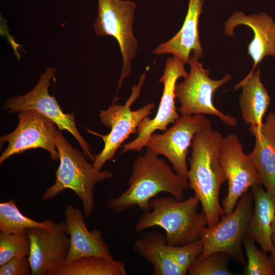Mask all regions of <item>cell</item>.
Returning a JSON list of instances; mask_svg holds the SVG:
<instances>
[{
    "label": "cell",
    "instance_id": "44dd1931",
    "mask_svg": "<svg viewBox=\"0 0 275 275\" xmlns=\"http://www.w3.org/2000/svg\"><path fill=\"white\" fill-rule=\"evenodd\" d=\"M242 88L239 106L242 119L246 124L261 126L263 118L270 103V97L262 84L260 70L248 75L235 86V89Z\"/></svg>",
    "mask_w": 275,
    "mask_h": 275
},
{
    "label": "cell",
    "instance_id": "5bb4252c",
    "mask_svg": "<svg viewBox=\"0 0 275 275\" xmlns=\"http://www.w3.org/2000/svg\"><path fill=\"white\" fill-rule=\"evenodd\" d=\"M25 232L31 242L32 275H47L51 269L64 263L70 244L65 222L54 223L52 230L31 228Z\"/></svg>",
    "mask_w": 275,
    "mask_h": 275
},
{
    "label": "cell",
    "instance_id": "f1b7e54d",
    "mask_svg": "<svg viewBox=\"0 0 275 275\" xmlns=\"http://www.w3.org/2000/svg\"><path fill=\"white\" fill-rule=\"evenodd\" d=\"M271 231H272V234H271L272 241V243L275 249V214H274L273 222L271 225Z\"/></svg>",
    "mask_w": 275,
    "mask_h": 275
},
{
    "label": "cell",
    "instance_id": "4316f807",
    "mask_svg": "<svg viewBox=\"0 0 275 275\" xmlns=\"http://www.w3.org/2000/svg\"><path fill=\"white\" fill-rule=\"evenodd\" d=\"M169 245L176 263L187 272L203 250V244L200 239L183 245Z\"/></svg>",
    "mask_w": 275,
    "mask_h": 275
},
{
    "label": "cell",
    "instance_id": "ba28073f",
    "mask_svg": "<svg viewBox=\"0 0 275 275\" xmlns=\"http://www.w3.org/2000/svg\"><path fill=\"white\" fill-rule=\"evenodd\" d=\"M98 15L94 24L97 36L113 37L119 44L123 66L118 80L117 92L123 80L131 74V65L138 48L132 33L136 4L131 1L98 0Z\"/></svg>",
    "mask_w": 275,
    "mask_h": 275
},
{
    "label": "cell",
    "instance_id": "ac0fdd59",
    "mask_svg": "<svg viewBox=\"0 0 275 275\" xmlns=\"http://www.w3.org/2000/svg\"><path fill=\"white\" fill-rule=\"evenodd\" d=\"M249 130L255 143L248 155L261 184L275 197V113L269 112L261 126L250 125Z\"/></svg>",
    "mask_w": 275,
    "mask_h": 275
},
{
    "label": "cell",
    "instance_id": "277c9868",
    "mask_svg": "<svg viewBox=\"0 0 275 275\" xmlns=\"http://www.w3.org/2000/svg\"><path fill=\"white\" fill-rule=\"evenodd\" d=\"M55 144L60 160L56 172V180L44 191L42 200L48 201L66 189H70L81 200L84 215L88 217L95 207L93 194L95 186L99 182L112 178L113 175L107 170L96 171L93 164L87 161L84 153L70 145L58 129Z\"/></svg>",
    "mask_w": 275,
    "mask_h": 275
},
{
    "label": "cell",
    "instance_id": "cb8c5ba5",
    "mask_svg": "<svg viewBox=\"0 0 275 275\" xmlns=\"http://www.w3.org/2000/svg\"><path fill=\"white\" fill-rule=\"evenodd\" d=\"M243 244L248 258L244 271L245 274L274 275L270 257L256 247L254 240L248 234L244 237Z\"/></svg>",
    "mask_w": 275,
    "mask_h": 275
},
{
    "label": "cell",
    "instance_id": "7a4b0ae2",
    "mask_svg": "<svg viewBox=\"0 0 275 275\" xmlns=\"http://www.w3.org/2000/svg\"><path fill=\"white\" fill-rule=\"evenodd\" d=\"M223 137L212 126L198 132L194 138L189 158L187 182L212 227L225 215L219 202V190L227 179L220 164L219 154Z\"/></svg>",
    "mask_w": 275,
    "mask_h": 275
},
{
    "label": "cell",
    "instance_id": "7c38bea8",
    "mask_svg": "<svg viewBox=\"0 0 275 275\" xmlns=\"http://www.w3.org/2000/svg\"><path fill=\"white\" fill-rule=\"evenodd\" d=\"M185 63L173 56L167 59L162 76L159 82L163 85L162 95L156 115L151 119L146 117L137 129V137L122 146L121 153L130 151L140 152L146 146L151 135L157 130L166 131L168 126L174 124L180 116L175 105V87L177 80L185 78L188 73L185 70Z\"/></svg>",
    "mask_w": 275,
    "mask_h": 275
},
{
    "label": "cell",
    "instance_id": "8fae6325",
    "mask_svg": "<svg viewBox=\"0 0 275 275\" xmlns=\"http://www.w3.org/2000/svg\"><path fill=\"white\" fill-rule=\"evenodd\" d=\"M219 159L228 184V193L222 206L225 215H227L234 210L243 195L261 183L256 168L249 155L243 152L237 135L230 133L223 138Z\"/></svg>",
    "mask_w": 275,
    "mask_h": 275
},
{
    "label": "cell",
    "instance_id": "d4e9b609",
    "mask_svg": "<svg viewBox=\"0 0 275 275\" xmlns=\"http://www.w3.org/2000/svg\"><path fill=\"white\" fill-rule=\"evenodd\" d=\"M31 242L26 234H5L0 232V266L10 259L29 256Z\"/></svg>",
    "mask_w": 275,
    "mask_h": 275
},
{
    "label": "cell",
    "instance_id": "7402d4cb",
    "mask_svg": "<svg viewBox=\"0 0 275 275\" xmlns=\"http://www.w3.org/2000/svg\"><path fill=\"white\" fill-rule=\"evenodd\" d=\"M125 264L119 260L87 256L51 269L47 275H126Z\"/></svg>",
    "mask_w": 275,
    "mask_h": 275
},
{
    "label": "cell",
    "instance_id": "52a82bcc",
    "mask_svg": "<svg viewBox=\"0 0 275 275\" xmlns=\"http://www.w3.org/2000/svg\"><path fill=\"white\" fill-rule=\"evenodd\" d=\"M199 59L190 56L188 75L175 87L176 98L180 106L178 108L181 115H209L217 117L226 124L235 127L237 120L234 117L218 110L213 102V95L216 90L230 81L232 77L226 74L220 79L209 77V71L203 67Z\"/></svg>",
    "mask_w": 275,
    "mask_h": 275
},
{
    "label": "cell",
    "instance_id": "4fadbf2b",
    "mask_svg": "<svg viewBox=\"0 0 275 275\" xmlns=\"http://www.w3.org/2000/svg\"><path fill=\"white\" fill-rule=\"evenodd\" d=\"M18 117L19 122L15 130L0 138L1 146L5 142L8 143L0 156V163L13 155L34 148L48 151L51 158L57 161L59 156L55 144L57 130L55 124L33 110L18 112Z\"/></svg>",
    "mask_w": 275,
    "mask_h": 275
},
{
    "label": "cell",
    "instance_id": "83f0119b",
    "mask_svg": "<svg viewBox=\"0 0 275 275\" xmlns=\"http://www.w3.org/2000/svg\"><path fill=\"white\" fill-rule=\"evenodd\" d=\"M31 274L29 256L14 257L0 267V275Z\"/></svg>",
    "mask_w": 275,
    "mask_h": 275
},
{
    "label": "cell",
    "instance_id": "e0dca14e",
    "mask_svg": "<svg viewBox=\"0 0 275 275\" xmlns=\"http://www.w3.org/2000/svg\"><path fill=\"white\" fill-rule=\"evenodd\" d=\"M203 0H189L188 9L181 29L172 38L159 44L152 52L155 55L171 54L188 64L191 52L198 59L203 58L198 24L203 11Z\"/></svg>",
    "mask_w": 275,
    "mask_h": 275
},
{
    "label": "cell",
    "instance_id": "30bf717a",
    "mask_svg": "<svg viewBox=\"0 0 275 275\" xmlns=\"http://www.w3.org/2000/svg\"><path fill=\"white\" fill-rule=\"evenodd\" d=\"M211 124L204 115H181L165 132L152 133L146 147L156 154L166 157L171 163L174 172L187 180L186 156L194 138Z\"/></svg>",
    "mask_w": 275,
    "mask_h": 275
},
{
    "label": "cell",
    "instance_id": "f546056e",
    "mask_svg": "<svg viewBox=\"0 0 275 275\" xmlns=\"http://www.w3.org/2000/svg\"><path fill=\"white\" fill-rule=\"evenodd\" d=\"M270 257L271 258V260L272 261V263L273 266L274 270V275H275V253L271 254Z\"/></svg>",
    "mask_w": 275,
    "mask_h": 275
},
{
    "label": "cell",
    "instance_id": "3957f363",
    "mask_svg": "<svg viewBox=\"0 0 275 275\" xmlns=\"http://www.w3.org/2000/svg\"><path fill=\"white\" fill-rule=\"evenodd\" d=\"M200 204L195 195L178 201L173 196L152 199L150 209L140 216L134 229L140 233L152 227H159L166 232L167 243L183 245L200 239V233L208 224L202 211H197Z\"/></svg>",
    "mask_w": 275,
    "mask_h": 275
},
{
    "label": "cell",
    "instance_id": "6da1fadb",
    "mask_svg": "<svg viewBox=\"0 0 275 275\" xmlns=\"http://www.w3.org/2000/svg\"><path fill=\"white\" fill-rule=\"evenodd\" d=\"M128 188L118 197L108 199L107 205L116 213L138 206L144 212L160 193H167L178 201L184 200L189 188L187 180L177 174L167 162L147 148L134 161Z\"/></svg>",
    "mask_w": 275,
    "mask_h": 275
},
{
    "label": "cell",
    "instance_id": "603a6c76",
    "mask_svg": "<svg viewBox=\"0 0 275 275\" xmlns=\"http://www.w3.org/2000/svg\"><path fill=\"white\" fill-rule=\"evenodd\" d=\"M54 223L49 219L38 222L22 214L15 201L11 199L0 203V232L5 234H26L31 228L53 230Z\"/></svg>",
    "mask_w": 275,
    "mask_h": 275
},
{
    "label": "cell",
    "instance_id": "2e32d148",
    "mask_svg": "<svg viewBox=\"0 0 275 275\" xmlns=\"http://www.w3.org/2000/svg\"><path fill=\"white\" fill-rule=\"evenodd\" d=\"M66 232L70 236L68 253L64 263L80 257L95 256L114 259L105 242L103 233L98 229L89 231L84 216L78 208L68 205L65 210Z\"/></svg>",
    "mask_w": 275,
    "mask_h": 275
},
{
    "label": "cell",
    "instance_id": "484cf974",
    "mask_svg": "<svg viewBox=\"0 0 275 275\" xmlns=\"http://www.w3.org/2000/svg\"><path fill=\"white\" fill-rule=\"evenodd\" d=\"M229 257L223 253H214L203 260L197 259L189 268V275H235L228 267Z\"/></svg>",
    "mask_w": 275,
    "mask_h": 275
},
{
    "label": "cell",
    "instance_id": "8992f818",
    "mask_svg": "<svg viewBox=\"0 0 275 275\" xmlns=\"http://www.w3.org/2000/svg\"><path fill=\"white\" fill-rule=\"evenodd\" d=\"M150 67H147L142 74L138 85L134 84L131 89V93L124 104H113L105 110H101L99 117L104 126L111 129L106 135L99 134L89 131L100 136L104 145L102 151L94 154V169L101 171L103 166L108 160H112L121 144L131 134H137V129L141 122L150 115L155 107L154 102L147 103L136 110H131L132 104L138 98L142 87L145 80L147 72Z\"/></svg>",
    "mask_w": 275,
    "mask_h": 275
},
{
    "label": "cell",
    "instance_id": "d6986e66",
    "mask_svg": "<svg viewBox=\"0 0 275 275\" xmlns=\"http://www.w3.org/2000/svg\"><path fill=\"white\" fill-rule=\"evenodd\" d=\"M261 184L252 187L254 207L248 234L266 254L275 253L271 238V225L275 214V197Z\"/></svg>",
    "mask_w": 275,
    "mask_h": 275
},
{
    "label": "cell",
    "instance_id": "9c48e42d",
    "mask_svg": "<svg viewBox=\"0 0 275 275\" xmlns=\"http://www.w3.org/2000/svg\"><path fill=\"white\" fill-rule=\"evenodd\" d=\"M56 69L48 67L41 74L36 86L27 93L14 96L7 100L3 108L8 110V114L16 113L24 110H33L52 121L61 130L71 133L79 143L86 158L93 162L94 155L92 153L90 145L78 130L73 113H64L57 99L48 93L50 80L55 77Z\"/></svg>",
    "mask_w": 275,
    "mask_h": 275
},
{
    "label": "cell",
    "instance_id": "5b68a950",
    "mask_svg": "<svg viewBox=\"0 0 275 275\" xmlns=\"http://www.w3.org/2000/svg\"><path fill=\"white\" fill-rule=\"evenodd\" d=\"M254 207V198L249 190L239 200L234 210L224 215L217 224L205 226L200 233L203 250L199 260L216 253H223L241 265L246 266L242 244L248 230Z\"/></svg>",
    "mask_w": 275,
    "mask_h": 275
},
{
    "label": "cell",
    "instance_id": "9a60e30c",
    "mask_svg": "<svg viewBox=\"0 0 275 275\" xmlns=\"http://www.w3.org/2000/svg\"><path fill=\"white\" fill-rule=\"evenodd\" d=\"M240 25L248 26L254 33L253 40L248 46V54L253 61L249 73L251 74L265 57L275 58V22L264 12L247 15L242 12H236L225 23V34L233 36L235 28Z\"/></svg>",
    "mask_w": 275,
    "mask_h": 275
},
{
    "label": "cell",
    "instance_id": "ffe728a7",
    "mask_svg": "<svg viewBox=\"0 0 275 275\" xmlns=\"http://www.w3.org/2000/svg\"><path fill=\"white\" fill-rule=\"evenodd\" d=\"M133 251L153 266L155 275H185L175 262L166 236L156 231L145 233L133 245Z\"/></svg>",
    "mask_w": 275,
    "mask_h": 275
}]
</instances>
